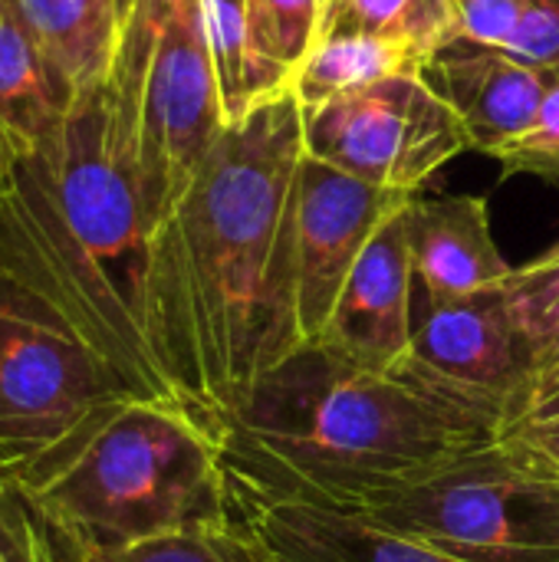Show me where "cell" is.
I'll list each match as a JSON object with an SVG mask.
<instances>
[{"instance_id":"6da1fadb","label":"cell","mask_w":559,"mask_h":562,"mask_svg":"<svg viewBox=\"0 0 559 562\" xmlns=\"http://www.w3.org/2000/svg\"><path fill=\"white\" fill-rule=\"evenodd\" d=\"M303 105L287 89L224 125L155 227L161 346L185 405L214 422L300 349L297 181Z\"/></svg>"},{"instance_id":"7a4b0ae2","label":"cell","mask_w":559,"mask_h":562,"mask_svg":"<svg viewBox=\"0 0 559 562\" xmlns=\"http://www.w3.org/2000/svg\"><path fill=\"white\" fill-rule=\"evenodd\" d=\"M155 221L109 82L76 92L0 191L3 273L46 303L142 402L185 405L155 313Z\"/></svg>"},{"instance_id":"3957f363","label":"cell","mask_w":559,"mask_h":562,"mask_svg":"<svg viewBox=\"0 0 559 562\" xmlns=\"http://www.w3.org/2000/svg\"><path fill=\"white\" fill-rule=\"evenodd\" d=\"M501 425V408L412 356L369 372L310 342L237 398L214 435L231 481L349 510L494 445Z\"/></svg>"},{"instance_id":"277c9868","label":"cell","mask_w":559,"mask_h":562,"mask_svg":"<svg viewBox=\"0 0 559 562\" xmlns=\"http://www.w3.org/2000/svg\"><path fill=\"white\" fill-rule=\"evenodd\" d=\"M16 484L82 560L158 537L227 530L217 435L191 408L168 402H122L69 451Z\"/></svg>"},{"instance_id":"5b68a950","label":"cell","mask_w":559,"mask_h":562,"mask_svg":"<svg viewBox=\"0 0 559 562\" xmlns=\"http://www.w3.org/2000/svg\"><path fill=\"white\" fill-rule=\"evenodd\" d=\"M135 151L155 227L224 132L201 0H138L105 76Z\"/></svg>"},{"instance_id":"8992f818","label":"cell","mask_w":559,"mask_h":562,"mask_svg":"<svg viewBox=\"0 0 559 562\" xmlns=\"http://www.w3.org/2000/svg\"><path fill=\"white\" fill-rule=\"evenodd\" d=\"M359 514L458 562H559V477L501 438Z\"/></svg>"},{"instance_id":"52a82bcc","label":"cell","mask_w":559,"mask_h":562,"mask_svg":"<svg viewBox=\"0 0 559 562\" xmlns=\"http://www.w3.org/2000/svg\"><path fill=\"white\" fill-rule=\"evenodd\" d=\"M128 398L72 326L0 277V477L26 481Z\"/></svg>"},{"instance_id":"ba28073f","label":"cell","mask_w":559,"mask_h":562,"mask_svg":"<svg viewBox=\"0 0 559 562\" xmlns=\"http://www.w3.org/2000/svg\"><path fill=\"white\" fill-rule=\"evenodd\" d=\"M471 148L455 109L425 76H392L303 109V151L379 188L418 194Z\"/></svg>"},{"instance_id":"9c48e42d","label":"cell","mask_w":559,"mask_h":562,"mask_svg":"<svg viewBox=\"0 0 559 562\" xmlns=\"http://www.w3.org/2000/svg\"><path fill=\"white\" fill-rule=\"evenodd\" d=\"M415 194L353 178L303 151L297 181V333L316 342L379 227Z\"/></svg>"},{"instance_id":"30bf717a","label":"cell","mask_w":559,"mask_h":562,"mask_svg":"<svg viewBox=\"0 0 559 562\" xmlns=\"http://www.w3.org/2000/svg\"><path fill=\"white\" fill-rule=\"evenodd\" d=\"M227 527L257 562H458L359 514L273 497L231 477Z\"/></svg>"},{"instance_id":"8fae6325","label":"cell","mask_w":559,"mask_h":562,"mask_svg":"<svg viewBox=\"0 0 559 562\" xmlns=\"http://www.w3.org/2000/svg\"><path fill=\"white\" fill-rule=\"evenodd\" d=\"M405 207L392 214L369 240L336 300L329 326L316 339V346L356 369L385 372L412 356L415 270Z\"/></svg>"},{"instance_id":"7c38bea8","label":"cell","mask_w":559,"mask_h":562,"mask_svg":"<svg viewBox=\"0 0 559 562\" xmlns=\"http://www.w3.org/2000/svg\"><path fill=\"white\" fill-rule=\"evenodd\" d=\"M501 290L441 306L425 303L415 319L412 359L507 418L530 389L534 366Z\"/></svg>"},{"instance_id":"4fadbf2b","label":"cell","mask_w":559,"mask_h":562,"mask_svg":"<svg viewBox=\"0 0 559 562\" xmlns=\"http://www.w3.org/2000/svg\"><path fill=\"white\" fill-rule=\"evenodd\" d=\"M422 76L455 109L471 148L481 155H491L534 125L554 79L497 46L468 40H448Z\"/></svg>"},{"instance_id":"5bb4252c","label":"cell","mask_w":559,"mask_h":562,"mask_svg":"<svg viewBox=\"0 0 559 562\" xmlns=\"http://www.w3.org/2000/svg\"><path fill=\"white\" fill-rule=\"evenodd\" d=\"M415 283L428 306L501 290L511 267L491 234L488 201L478 194H415L405 207Z\"/></svg>"},{"instance_id":"9a60e30c","label":"cell","mask_w":559,"mask_h":562,"mask_svg":"<svg viewBox=\"0 0 559 562\" xmlns=\"http://www.w3.org/2000/svg\"><path fill=\"white\" fill-rule=\"evenodd\" d=\"M69 95L33 43L16 0H0V191L30 165Z\"/></svg>"},{"instance_id":"2e32d148","label":"cell","mask_w":559,"mask_h":562,"mask_svg":"<svg viewBox=\"0 0 559 562\" xmlns=\"http://www.w3.org/2000/svg\"><path fill=\"white\" fill-rule=\"evenodd\" d=\"M16 7L69 99L109 76L119 46L115 0H16Z\"/></svg>"},{"instance_id":"e0dca14e","label":"cell","mask_w":559,"mask_h":562,"mask_svg":"<svg viewBox=\"0 0 559 562\" xmlns=\"http://www.w3.org/2000/svg\"><path fill=\"white\" fill-rule=\"evenodd\" d=\"M432 53L402 40L382 36H323L310 56L297 66L290 92L303 109L323 105L353 89L392 79V76H422Z\"/></svg>"},{"instance_id":"ac0fdd59","label":"cell","mask_w":559,"mask_h":562,"mask_svg":"<svg viewBox=\"0 0 559 562\" xmlns=\"http://www.w3.org/2000/svg\"><path fill=\"white\" fill-rule=\"evenodd\" d=\"M204 26L217 76V95L224 122H241L267 99L290 89V76L280 72L257 43L254 0H201Z\"/></svg>"},{"instance_id":"d6986e66","label":"cell","mask_w":559,"mask_h":562,"mask_svg":"<svg viewBox=\"0 0 559 562\" xmlns=\"http://www.w3.org/2000/svg\"><path fill=\"white\" fill-rule=\"evenodd\" d=\"M455 30L451 0H326L323 36H382L438 53Z\"/></svg>"},{"instance_id":"ffe728a7","label":"cell","mask_w":559,"mask_h":562,"mask_svg":"<svg viewBox=\"0 0 559 562\" xmlns=\"http://www.w3.org/2000/svg\"><path fill=\"white\" fill-rule=\"evenodd\" d=\"M507 313L534 366V385L559 379V244L504 283Z\"/></svg>"},{"instance_id":"44dd1931","label":"cell","mask_w":559,"mask_h":562,"mask_svg":"<svg viewBox=\"0 0 559 562\" xmlns=\"http://www.w3.org/2000/svg\"><path fill=\"white\" fill-rule=\"evenodd\" d=\"M0 562H82L69 537L10 477H0Z\"/></svg>"},{"instance_id":"7402d4cb","label":"cell","mask_w":559,"mask_h":562,"mask_svg":"<svg viewBox=\"0 0 559 562\" xmlns=\"http://www.w3.org/2000/svg\"><path fill=\"white\" fill-rule=\"evenodd\" d=\"M326 0H254L260 53L293 79L297 66L320 43Z\"/></svg>"},{"instance_id":"603a6c76","label":"cell","mask_w":559,"mask_h":562,"mask_svg":"<svg viewBox=\"0 0 559 562\" xmlns=\"http://www.w3.org/2000/svg\"><path fill=\"white\" fill-rule=\"evenodd\" d=\"M501 441L559 477V379L540 382L521 395L501 425Z\"/></svg>"},{"instance_id":"cb8c5ba5","label":"cell","mask_w":559,"mask_h":562,"mask_svg":"<svg viewBox=\"0 0 559 562\" xmlns=\"http://www.w3.org/2000/svg\"><path fill=\"white\" fill-rule=\"evenodd\" d=\"M82 562H257L244 540L227 530H194L135 543L119 553L89 557Z\"/></svg>"},{"instance_id":"d4e9b609","label":"cell","mask_w":559,"mask_h":562,"mask_svg":"<svg viewBox=\"0 0 559 562\" xmlns=\"http://www.w3.org/2000/svg\"><path fill=\"white\" fill-rule=\"evenodd\" d=\"M488 158H494L507 175H534L559 184V76L550 79L534 125L507 145L494 148Z\"/></svg>"},{"instance_id":"484cf974","label":"cell","mask_w":559,"mask_h":562,"mask_svg":"<svg viewBox=\"0 0 559 562\" xmlns=\"http://www.w3.org/2000/svg\"><path fill=\"white\" fill-rule=\"evenodd\" d=\"M507 56L559 76V0H527L504 46Z\"/></svg>"},{"instance_id":"4316f807","label":"cell","mask_w":559,"mask_h":562,"mask_svg":"<svg viewBox=\"0 0 559 562\" xmlns=\"http://www.w3.org/2000/svg\"><path fill=\"white\" fill-rule=\"evenodd\" d=\"M455 30L451 40H468L481 46H504L514 33L527 0H451Z\"/></svg>"},{"instance_id":"83f0119b","label":"cell","mask_w":559,"mask_h":562,"mask_svg":"<svg viewBox=\"0 0 559 562\" xmlns=\"http://www.w3.org/2000/svg\"><path fill=\"white\" fill-rule=\"evenodd\" d=\"M135 7H138V0H115V20H119V33H122V26L128 23V16L135 13Z\"/></svg>"},{"instance_id":"f1b7e54d","label":"cell","mask_w":559,"mask_h":562,"mask_svg":"<svg viewBox=\"0 0 559 562\" xmlns=\"http://www.w3.org/2000/svg\"><path fill=\"white\" fill-rule=\"evenodd\" d=\"M0 277H7V273H3V257H0Z\"/></svg>"}]
</instances>
